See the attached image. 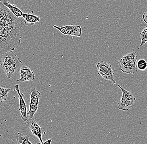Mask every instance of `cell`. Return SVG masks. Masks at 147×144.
Returning a JSON list of instances; mask_svg holds the SVG:
<instances>
[{"mask_svg": "<svg viewBox=\"0 0 147 144\" xmlns=\"http://www.w3.org/2000/svg\"><path fill=\"white\" fill-rule=\"evenodd\" d=\"M23 21L0 3V54L13 51L21 43Z\"/></svg>", "mask_w": 147, "mask_h": 144, "instance_id": "cell-1", "label": "cell"}, {"mask_svg": "<svg viewBox=\"0 0 147 144\" xmlns=\"http://www.w3.org/2000/svg\"><path fill=\"white\" fill-rule=\"evenodd\" d=\"M1 61L2 66L8 79L12 77L23 63L18 56L13 51H9L3 54Z\"/></svg>", "mask_w": 147, "mask_h": 144, "instance_id": "cell-2", "label": "cell"}, {"mask_svg": "<svg viewBox=\"0 0 147 144\" xmlns=\"http://www.w3.org/2000/svg\"><path fill=\"white\" fill-rule=\"evenodd\" d=\"M137 52L133 51L123 56L118 61L120 70L127 74H134L137 72Z\"/></svg>", "mask_w": 147, "mask_h": 144, "instance_id": "cell-3", "label": "cell"}, {"mask_svg": "<svg viewBox=\"0 0 147 144\" xmlns=\"http://www.w3.org/2000/svg\"><path fill=\"white\" fill-rule=\"evenodd\" d=\"M122 92V95L120 100L118 103V108L120 110L128 111L133 107L136 99L133 96L131 91H127L117 84Z\"/></svg>", "mask_w": 147, "mask_h": 144, "instance_id": "cell-4", "label": "cell"}, {"mask_svg": "<svg viewBox=\"0 0 147 144\" xmlns=\"http://www.w3.org/2000/svg\"><path fill=\"white\" fill-rule=\"evenodd\" d=\"M25 127L33 135L36 136L41 143H43L42 139V129L38 124V121L36 117H30L25 122Z\"/></svg>", "mask_w": 147, "mask_h": 144, "instance_id": "cell-5", "label": "cell"}, {"mask_svg": "<svg viewBox=\"0 0 147 144\" xmlns=\"http://www.w3.org/2000/svg\"><path fill=\"white\" fill-rule=\"evenodd\" d=\"M29 95L30 102L28 115L30 117H33L38 109V102L40 99L41 93L35 88H32Z\"/></svg>", "mask_w": 147, "mask_h": 144, "instance_id": "cell-6", "label": "cell"}, {"mask_svg": "<svg viewBox=\"0 0 147 144\" xmlns=\"http://www.w3.org/2000/svg\"><path fill=\"white\" fill-rule=\"evenodd\" d=\"M15 90L17 92L18 94V98L19 100V111L20 113L21 118L24 122L27 121L28 119V115L27 109L26 104L24 99V95L23 93L20 92V88L18 84H16L15 86Z\"/></svg>", "mask_w": 147, "mask_h": 144, "instance_id": "cell-7", "label": "cell"}, {"mask_svg": "<svg viewBox=\"0 0 147 144\" xmlns=\"http://www.w3.org/2000/svg\"><path fill=\"white\" fill-rule=\"evenodd\" d=\"M20 78L17 80V82L32 81L35 78L34 73L33 70L26 66L22 67L19 72Z\"/></svg>", "mask_w": 147, "mask_h": 144, "instance_id": "cell-8", "label": "cell"}, {"mask_svg": "<svg viewBox=\"0 0 147 144\" xmlns=\"http://www.w3.org/2000/svg\"><path fill=\"white\" fill-rule=\"evenodd\" d=\"M0 3L9 9L16 17L18 18L22 17L24 13L17 7L16 5L11 4L8 0H0Z\"/></svg>", "mask_w": 147, "mask_h": 144, "instance_id": "cell-9", "label": "cell"}, {"mask_svg": "<svg viewBox=\"0 0 147 144\" xmlns=\"http://www.w3.org/2000/svg\"><path fill=\"white\" fill-rule=\"evenodd\" d=\"M22 17L24 18L25 25L27 26H32L41 20L39 16L30 13H23Z\"/></svg>", "mask_w": 147, "mask_h": 144, "instance_id": "cell-10", "label": "cell"}, {"mask_svg": "<svg viewBox=\"0 0 147 144\" xmlns=\"http://www.w3.org/2000/svg\"><path fill=\"white\" fill-rule=\"evenodd\" d=\"M97 68V74L100 75L101 73L112 70V66L110 63L101 61L99 62L96 65Z\"/></svg>", "mask_w": 147, "mask_h": 144, "instance_id": "cell-11", "label": "cell"}, {"mask_svg": "<svg viewBox=\"0 0 147 144\" xmlns=\"http://www.w3.org/2000/svg\"><path fill=\"white\" fill-rule=\"evenodd\" d=\"M29 135H24L21 132L17 133L16 141L18 144H33L29 141Z\"/></svg>", "mask_w": 147, "mask_h": 144, "instance_id": "cell-12", "label": "cell"}, {"mask_svg": "<svg viewBox=\"0 0 147 144\" xmlns=\"http://www.w3.org/2000/svg\"><path fill=\"white\" fill-rule=\"evenodd\" d=\"M53 27L59 30L63 34L67 35H71L72 25H65L62 27H59L56 25H53Z\"/></svg>", "mask_w": 147, "mask_h": 144, "instance_id": "cell-13", "label": "cell"}, {"mask_svg": "<svg viewBox=\"0 0 147 144\" xmlns=\"http://www.w3.org/2000/svg\"><path fill=\"white\" fill-rule=\"evenodd\" d=\"M100 76H101L105 79L110 80L114 84H116V82L114 79V72L113 71V70L107 72L101 73Z\"/></svg>", "mask_w": 147, "mask_h": 144, "instance_id": "cell-14", "label": "cell"}, {"mask_svg": "<svg viewBox=\"0 0 147 144\" xmlns=\"http://www.w3.org/2000/svg\"><path fill=\"white\" fill-rule=\"evenodd\" d=\"M11 91L9 88L0 86V102L5 101L7 99L8 94Z\"/></svg>", "mask_w": 147, "mask_h": 144, "instance_id": "cell-15", "label": "cell"}, {"mask_svg": "<svg viewBox=\"0 0 147 144\" xmlns=\"http://www.w3.org/2000/svg\"><path fill=\"white\" fill-rule=\"evenodd\" d=\"M82 33V29L80 25H72L71 30V36L80 37Z\"/></svg>", "mask_w": 147, "mask_h": 144, "instance_id": "cell-16", "label": "cell"}, {"mask_svg": "<svg viewBox=\"0 0 147 144\" xmlns=\"http://www.w3.org/2000/svg\"><path fill=\"white\" fill-rule=\"evenodd\" d=\"M137 68L141 71L146 70L147 69V62L145 60L140 59L137 62Z\"/></svg>", "mask_w": 147, "mask_h": 144, "instance_id": "cell-17", "label": "cell"}, {"mask_svg": "<svg viewBox=\"0 0 147 144\" xmlns=\"http://www.w3.org/2000/svg\"><path fill=\"white\" fill-rule=\"evenodd\" d=\"M141 44L140 47L144 45L147 42V25L140 33Z\"/></svg>", "mask_w": 147, "mask_h": 144, "instance_id": "cell-18", "label": "cell"}, {"mask_svg": "<svg viewBox=\"0 0 147 144\" xmlns=\"http://www.w3.org/2000/svg\"><path fill=\"white\" fill-rule=\"evenodd\" d=\"M51 142H52V139L50 138V139L46 140L45 141H43V143H42L40 142V143H38L36 144H51Z\"/></svg>", "mask_w": 147, "mask_h": 144, "instance_id": "cell-19", "label": "cell"}, {"mask_svg": "<svg viewBox=\"0 0 147 144\" xmlns=\"http://www.w3.org/2000/svg\"><path fill=\"white\" fill-rule=\"evenodd\" d=\"M142 19L144 22L147 24V11L143 14L142 15Z\"/></svg>", "mask_w": 147, "mask_h": 144, "instance_id": "cell-20", "label": "cell"}, {"mask_svg": "<svg viewBox=\"0 0 147 144\" xmlns=\"http://www.w3.org/2000/svg\"><path fill=\"white\" fill-rule=\"evenodd\" d=\"M0 65H1V61L0 60Z\"/></svg>", "mask_w": 147, "mask_h": 144, "instance_id": "cell-21", "label": "cell"}]
</instances>
